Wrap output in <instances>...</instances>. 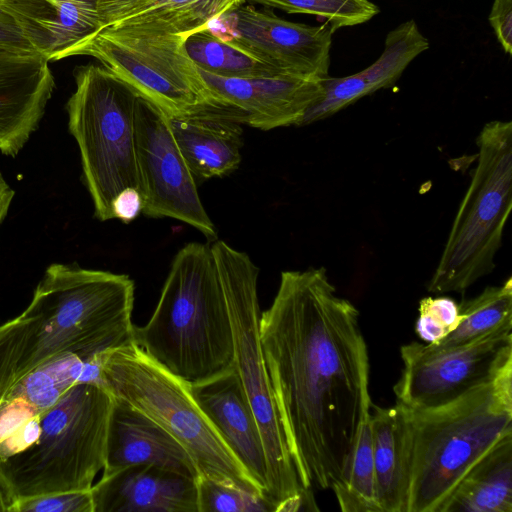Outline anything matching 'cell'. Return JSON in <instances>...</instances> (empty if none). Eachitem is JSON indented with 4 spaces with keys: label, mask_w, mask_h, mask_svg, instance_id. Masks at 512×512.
Segmentation results:
<instances>
[{
    "label": "cell",
    "mask_w": 512,
    "mask_h": 512,
    "mask_svg": "<svg viewBox=\"0 0 512 512\" xmlns=\"http://www.w3.org/2000/svg\"><path fill=\"white\" fill-rule=\"evenodd\" d=\"M259 331L300 483L332 489L345 478L372 402L359 311L324 267L283 271Z\"/></svg>",
    "instance_id": "6da1fadb"
},
{
    "label": "cell",
    "mask_w": 512,
    "mask_h": 512,
    "mask_svg": "<svg viewBox=\"0 0 512 512\" xmlns=\"http://www.w3.org/2000/svg\"><path fill=\"white\" fill-rule=\"evenodd\" d=\"M134 290L126 274L50 265L27 308L4 324L17 360L13 384L58 356L89 358L134 343Z\"/></svg>",
    "instance_id": "7a4b0ae2"
},
{
    "label": "cell",
    "mask_w": 512,
    "mask_h": 512,
    "mask_svg": "<svg viewBox=\"0 0 512 512\" xmlns=\"http://www.w3.org/2000/svg\"><path fill=\"white\" fill-rule=\"evenodd\" d=\"M134 343L188 385L234 370V344L213 241L184 245L173 258L148 322Z\"/></svg>",
    "instance_id": "3957f363"
},
{
    "label": "cell",
    "mask_w": 512,
    "mask_h": 512,
    "mask_svg": "<svg viewBox=\"0 0 512 512\" xmlns=\"http://www.w3.org/2000/svg\"><path fill=\"white\" fill-rule=\"evenodd\" d=\"M402 407L408 446L406 512H441L471 468L512 435V366L445 405Z\"/></svg>",
    "instance_id": "277c9868"
},
{
    "label": "cell",
    "mask_w": 512,
    "mask_h": 512,
    "mask_svg": "<svg viewBox=\"0 0 512 512\" xmlns=\"http://www.w3.org/2000/svg\"><path fill=\"white\" fill-rule=\"evenodd\" d=\"M113 396L79 382L40 415L38 439L0 461V473L18 499L90 490L106 458Z\"/></svg>",
    "instance_id": "5b68a950"
},
{
    "label": "cell",
    "mask_w": 512,
    "mask_h": 512,
    "mask_svg": "<svg viewBox=\"0 0 512 512\" xmlns=\"http://www.w3.org/2000/svg\"><path fill=\"white\" fill-rule=\"evenodd\" d=\"M103 386L157 423L192 458L200 477L264 495L194 400L189 385L137 344L105 352Z\"/></svg>",
    "instance_id": "8992f818"
},
{
    "label": "cell",
    "mask_w": 512,
    "mask_h": 512,
    "mask_svg": "<svg viewBox=\"0 0 512 512\" xmlns=\"http://www.w3.org/2000/svg\"><path fill=\"white\" fill-rule=\"evenodd\" d=\"M476 144L477 164L427 284L432 293H463L496 266L512 209V122L486 123Z\"/></svg>",
    "instance_id": "52a82bcc"
},
{
    "label": "cell",
    "mask_w": 512,
    "mask_h": 512,
    "mask_svg": "<svg viewBox=\"0 0 512 512\" xmlns=\"http://www.w3.org/2000/svg\"><path fill=\"white\" fill-rule=\"evenodd\" d=\"M74 78L75 90L66 104L68 127L80 149L95 216L107 221L114 219L112 203L118 193L139 189L135 111L142 95L103 65L79 66Z\"/></svg>",
    "instance_id": "ba28073f"
},
{
    "label": "cell",
    "mask_w": 512,
    "mask_h": 512,
    "mask_svg": "<svg viewBox=\"0 0 512 512\" xmlns=\"http://www.w3.org/2000/svg\"><path fill=\"white\" fill-rule=\"evenodd\" d=\"M230 315L234 370L257 422L267 464L266 496L276 507L297 496L301 485L265 362L259 331V267L245 252L214 240Z\"/></svg>",
    "instance_id": "9c48e42d"
},
{
    "label": "cell",
    "mask_w": 512,
    "mask_h": 512,
    "mask_svg": "<svg viewBox=\"0 0 512 512\" xmlns=\"http://www.w3.org/2000/svg\"><path fill=\"white\" fill-rule=\"evenodd\" d=\"M185 37L110 25L79 45L71 56H92L165 115L212 107L206 85L184 47Z\"/></svg>",
    "instance_id": "30bf717a"
},
{
    "label": "cell",
    "mask_w": 512,
    "mask_h": 512,
    "mask_svg": "<svg viewBox=\"0 0 512 512\" xmlns=\"http://www.w3.org/2000/svg\"><path fill=\"white\" fill-rule=\"evenodd\" d=\"M512 326L466 345L435 350L412 342L400 348L403 369L396 403L412 410L445 405L494 380L512 366Z\"/></svg>",
    "instance_id": "8fae6325"
},
{
    "label": "cell",
    "mask_w": 512,
    "mask_h": 512,
    "mask_svg": "<svg viewBox=\"0 0 512 512\" xmlns=\"http://www.w3.org/2000/svg\"><path fill=\"white\" fill-rule=\"evenodd\" d=\"M135 152L142 213L172 218L217 239L214 223L200 199L189 169L168 124L167 116L140 96L135 111Z\"/></svg>",
    "instance_id": "7c38bea8"
},
{
    "label": "cell",
    "mask_w": 512,
    "mask_h": 512,
    "mask_svg": "<svg viewBox=\"0 0 512 512\" xmlns=\"http://www.w3.org/2000/svg\"><path fill=\"white\" fill-rule=\"evenodd\" d=\"M223 34H216L275 69L290 75L328 77L332 35L336 30L294 23L271 9L238 5L219 18Z\"/></svg>",
    "instance_id": "4fadbf2b"
},
{
    "label": "cell",
    "mask_w": 512,
    "mask_h": 512,
    "mask_svg": "<svg viewBox=\"0 0 512 512\" xmlns=\"http://www.w3.org/2000/svg\"><path fill=\"white\" fill-rule=\"evenodd\" d=\"M198 71L206 85L212 107L220 109L240 124L264 131L299 125L323 92V79L289 74L227 78L201 69Z\"/></svg>",
    "instance_id": "5bb4252c"
},
{
    "label": "cell",
    "mask_w": 512,
    "mask_h": 512,
    "mask_svg": "<svg viewBox=\"0 0 512 512\" xmlns=\"http://www.w3.org/2000/svg\"><path fill=\"white\" fill-rule=\"evenodd\" d=\"M55 88L49 61L0 47V151L16 156L36 130Z\"/></svg>",
    "instance_id": "9a60e30c"
},
{
    "label": "cell",
    "mask_w": 512,
    "mask_h": 512,
    "mask_svg": "<svg viewBox=\"0 0 512 512\" xmlns=\"http://www.w3.org/2000/svg\"><path fill=\"white\" fill-rule=\"evenodd\" d=\"M0 6L49 62L69 57L105 27L99 0H0Z\"/></svg>",
    "instance_id": "2e32d148"
},
{
    "label": "cell",
    "mask_w": 512,
    "mask_h": 512,
    "mask_svg": "<svg viewBox=\"0 0 512 512\" xmlns=\"http://www.w3.org/2000/svg\"><path fill=\"white\" fill-rule=\"evenodd\" d=\"M90 490L94 512H198L196 480L154 465L127 466Z\"/></svg>",
    "instance_id": "e0dca14e"
},
{
    "label": "cell",
    "mask_w": 512,
    "mask_h": 512,
    "mask_svg": "<svg viewBox=\"0 0 512 512\" xmlns=\"http://www.w3.org/2000/svg\"><path fill=\"white\" fill-rule=\"evenodd\" d=\"M189 388L224 443L267 498V464L263 442L235 370L197 385H189Z\"/></svg>",
    "instance_id": "ac0fdd59"
},
{
    "label": "cell",
    "mask_w": 512,
    "mask_h": 512,
    "mask_svg": "<svg viewBox=\"0 0 512 512\" xmlns=\"http://www.w3.org/2000/svg\"><path fill=\"white\" fill-rule=\"evenodd\" d=\"M136 464H149L197 480L187 451L146 415L113 397L102 476Z\"/></svg>",
    "instance_id": "d6986e66"
},
{
    "label": "cell",
    "mask_w": 512,
    "mask_h": 512,
    "mask_svg": "<svg viewBox=\"0 0 512 512\" xmlns=\"http://www.w3.org/2000/svg\"><path fill=\"white\" fill-rule=\"evenodd\" d=\"M429 48V42L414 20H408L390 31L379 58L364 70L345 77H326L323 92L298 126L328 118L362 97L392 86L406 67Z\"/></svg>",
    "instance_id": "ffe728a7"
},
{
    "label": "cell",
    "mask_w": 512,
    "mask_h": 512,
    "mask_svg": "<svg viewBox=\"0 0 512 512\" xmlns=\"http://www.w3.org/2000/svg\"><path fill=\"white\" fill-rule=\"evenodd\" d=\"M167 119L196 181L226 176L239 167L243 146L239 122L214 107Z\"/></svg>",
    "instance_id": "44dd1931"
},
{
    "label": "cell",
    "mask_w": 512,
    "mask_h": 512,
    "mask_svg": "<svg viewBox=\"0 0 512 512\" xmlns=\"http://www.w3.org/2000/svg\"><path fill=\"white\" fill-rule=\"evenodd\" d=\"M370 427L377 502L382 512H406L408 498L407 426L403 407L371 402Z\"/></svg>",
    "instance_id": "7402d4cb"
},
{
    "label": "cell",
    "mask_w": 512,
    "mask_h": 512,
    "mask_svg": "<svg viewBox=\"0 0 512 512\" xmlns=\"http://www.w3.org/2000/svg\"><path fill=\"white\" fill-rule=\"evenodd\" d=\"M441 512H512V435L471 468Z\"/></svg>",
    "instance_id": "603a6c76"
},
{
    "label": "cell",
    "mask_w": 512,
    "mask_h": 512,
    "mask_svg": "<svg viewBox=\"0 0 512 512\" xmlns=\"http://www.w3.org/2000/svg\"><path fill=\"white\" fill-rule=\"evenodd\" d=\"M241 3L242 0H131L110 25L186 37Z\"/></svg>",
    "instance_id": "cb8c5ba5"
},
{
    "label": "cell",
    "mask_w": 512,
    "mask_h": 512,
    "mask_svg": "<svg viewBox=\"0 0 512 512\" xmlns=\"http://www.w3.org/2000/svg\"><path fill=\"white\" fill-rule=\"evenodd\" d=\"M105 352L89 358L73 354L58 356L16 381L4 399H23L41 415L55 405L70 387L79 382L95 383L104 387L102 362Z\"/></svg>",
    "instance_id": "d4e9b609"
},
{
    "label": "cell",
    "mask_w": 512,
    "mask_h": 512,
    "mask_svg": "<svg viewBox=\"0 0 512 512\" xmlns=\"http://www.w3.org/2000/svg\"><path fill=\"white\" fill-rule=\"evenodd\" d=\"M459 326L437 343L435 350L450 349L474 342L502 327L512 326V278L502 285L486 287L479 295L459 304Z\"/></svg>",
    "instance_id": "484cf974"
},
{
    "label": "cell",
    "mask_w": 512,
    "mask_h": 512,
    "mask_svg": "<svg viewBox=\"0 0 512 512\" xmlns=\"http://www.w3.org/2000/svg\"><path fill=\"white\" fill-rule=\"evenodd\" d=\"M184 47L198 69L216 76L258 78L285 74L222 39L209 27L186 36Z\"/></svg>",
    "instance_id": "4316f807"
},
{
    "label": "cell",
    "mask_w": 512,
    "mask_h": 512,
    "mask_svg": "<svg viewBox=\"0 0 512 512\" xmlns=\"http://www.w3.org/2000/svg\"><path fill=\"white\" fill-rule=\"evenodd\" d=\"M332 490L343 512H382L375 491L369 415L357 438L345 478Z\"/></svg>",
    "instance_id": "83f0119b"
},
{
    "label": "cell",
    "mask_w": 512,
    "mask_h": 512,
    "mask_svg": "<svg viewBox=\"0 0 512 512\" xmlns=\"http://www.w3.org/2000/svg\"><path fill=\"white\" fill-rule=\"evenodd\" d=\"M277 8L288 13H303L323 18L336 30L362 24L379 13L368 0H242Z\"/></svg>",
    "instance_id": "f1b7e54d"
},
{
    "label": "cell",
    "mask_w": 512,
    "mask_h": 512,
    "mask_svg": "<svg viewBox=\"0 0 512 512\" xmlns=\"http://www.w3.org/2000/svg\"><path fill=\"white\" fill-rule=\"evenodd\" d=\"M198 512H275L264 495L239 486L198 477Z\"/></svg>",
    "instance_id": "f546056e"
},
{
    "label": "cell",
    "mask_w": 512,
    "mask_h": 512,
    "mask_svg": "<svg viewBox=\"0 0 512 512\" xmlns=\"http://www.w3.org/2000/svg\"><path fill=\"white\" fill-rule=\"evenodd\" d=\"M462 316L459 304L447 296L424 297L419 302V316L415 332L427 343H437L453 332Z\"/></svg>",
    "instance_id": "4dcf8cb0"
},
{
    "label": "cell",
    "mask_w": 512,
    "mask_h": 512,
    "mask_svg": "<svg viewBox=\"0 0 512 512\" xmlns=\"http://www.w3.org/2000/svg\"><path fill=\"white\" fill-rule=\"evenodd\" d=\"M13 512H94L91 490L51 493L18 499Z\"/></svg>",
    "instance_id": "1f68e13d"
},
{
    "label": "cell",
    "mask_w": 512,
    "mask_h": 512,
    "mask_svg": "<svg viewBox=\"0 0 512 512\" xmlns=\"http://www.w3.org/2000/svg\"><path fill=\"white\" fill-rule=\"evenodd\" d=\"M37 410L20 398L4 399L0 403V443L18 433L35 416Z\"/></svg>",
    "instance_id": "d6a6232c"
},
{
    "label": "cell",
    "mask_w": 512,
    "mask_h": 512,
    "mask_svg": "<svg viewBox=\"0 0 512 512\" xmlns=\"http://www.w3.org/2000/svg\"><path fill=\"white\" fill-rule=\"evenodd\" d=\"M488 20L504 51L512 54V0H494Z\"/></svg>",
    "instance_id": "836d02e7"
},
{
    "label": "cell",
    "mask_w": 512,
    "mask_h": 512,
    "mask_svg": "<svg viewBox=\"0 0 512 512\" xmlns=\"http://www.w3.org/2000/svg\"><path fill=\"white\" fill-rule=\"evenodd\" d=\"M143 210L142 195L137 188L129 187L118 193L112 203L113 218L124 223L135 220Z\"/></svg>",
    "instance_id": "e575fe53"
},
{
    "label": "cell",
    "mask_w": 512,
    "mask_h": 512,
    "mask_svg": "<svg viewBox=\"0 0 512 512\" xmlns=\"http://www.w3.org/2000/svg\"><path fill=\"white\" fill-rule=\"evenodd\" d=\"M0 47L35 51L13 21L0 6ZM36 52V51H35Z\"/></svg>",
    "instance_id": "d590c367"
},
{
    "label": "cell",
    "mask_w": 512,
    "mask_h": 512,
    "mask_svg": "<svg viewBox=\"0 0 512 512\" xmlns=\"http://www.w3.org/2000/svg\"><path fill=\"white\" fill-rule=\"evenodd\" d=\"M131 0H99L105 27L114 22Z\"/></svg>",
    "instance_id": "8d00e7d4"
},
{
    "label": "cell",
    "mask_w": 512,
    "mask_h": 512,
    "mask_svg": "<svg viewBox=\"0 0 512 512\" xmlns=\"http://www.w3.org/2000/svg\"><path fill=\"white\" fill-rule=\"evenodd\" d=\"M16 501L17 497L0 473V512H13Z\"/></svg>",
    "instance_id": "74e56055"
},
{
    "label": "cell",
    "mask_w": 512,
    "mask_h": 512,
    "mask_svg": "<svg viewBox=\"0 0 512 512\" xmlns=\"http://www.w3.org/2000/svg\"><path fill=\"white\" fill-rule=\"evenodd\" d=\"M13 196V189L8 185L0 173V224L8 212Z\"/></svg>",
    "instance_id": "f35d334b"
}]
</instances>
